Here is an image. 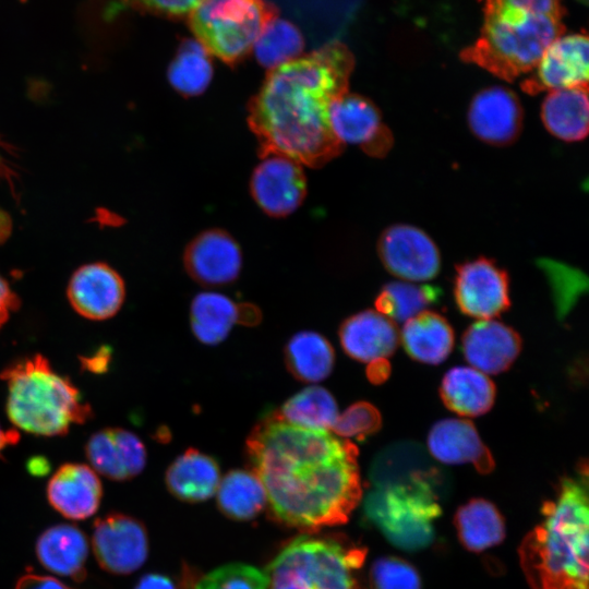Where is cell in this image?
I'll return each instance as SVG.
<instances>
[{
	"mask_svg": "<svg viewBox=\"0 0 589 589\" xmlns=\"http://www.w3.org/2000/svg\"><path fill=\"white\" fill-rule=\"evenodd\" d=\"M428 450L446 465L471 464L483 474L494 469V460L471 421L448 418L437 421L426 440Z\"/></svg>",
	"mask_w": 589,
	"mask_h": 589,
	"instance_id": "21",
	"label": "cell"
},
{
	"mask_svg": "<svg viewBox=\"0 0 589 589\" xmlns=\"http://www.w3.org/2000/svg\"><path fill=\"white\" fill-rule=\"evenodd\" d=\"M183 262L188 274L199 284L221 286L239 276L242 254L239 244L228 232L209 229L188 244Z\"/></svg>",
	"mask_w": 589,
	"mask_h": 589,
	"instance_id": "17",
	"label": "cell"
},
{
	"mask_svg": "<svg viewBox=\"0 0 589 589\" xmlns=\"http://www.w3.org/2000/svg\"><path fill=\"white\" fill-rule=\"evenodd\" d=\"M265 572L243 563H229L205 574H187L184 589H267Z\"/></svg>",
	"mask_w": 589,
	"mask_h": 589,
	"instance_id": "36",
	"label": "cell"
},
{
	"mask_svg": "<svg viewBox=\"0 0 589 589\" xmlns=\"http://www.w3.org/2000/svg\"><path fill=\"white\" fill-rule=\"evenodd\" d=\"M381 425L380 411L370 402L358 401L338 414L332 431L345 440H363L376 433Z\"/></svg>",
	"mask_w": 589,
	"mask_h": 589,
	"instance_id": "38",
	"label": "cell"
},
{
	"mask_svg": "<svg viewBox=\"0 0 589 589\" xmlns=\"http://www.w3.org/2000/svg\"><path fill=\"white\" fill-rule=\"evenodd\" d=\"M285 360L296 378L315 383L329 375L335 354L325 337L315 332L304 330L290 338L285 349Z\"/></svg>",
	"mask_w": 589,
	"mask_h": 589,
	"instance_id": "31",
	"label": "cell"
},
{
	"mask_svg": "<svg viewBox=\"0 0 589 589\" xmlns=\"http://www.w3.org/2000/svg\"><path fill=\"white\" fill-rule=\"evenodd\" d=\"M377 251L385 268L400 280L423 283L440 272L438 248L426 232L416 226H389L378 239Z\"/></svg>",
	"mask_w": 589,
	"mask_h": 589,
	"instance_id": "10",
	"label": "cell"
},
{
	"mask_svg": "<svg viewBox=\"0 0 589 589\" xmlns=\"http://www.w3.org/2000/svg\"><path fill=\"white\" fill-rule=\"evenodd\" d=\"M399 340L411 359L440 364L453 350L454 330L444 316L425 310L405 322Z\"/></svg>",
	"mask_w": 589,
	"mask_h": 589,
	"instance_id": "26",
	"label": "cell"
},
{
	"mask_svg": "<svg viewBox=\"0 0 589 589\" xmlns=\"http://www.w3.org/2000/svg\"><path fill=\"white\" fill-rule=\"evenodd\" d=\"M92 468L113 481L140 474L146 465V449L137 435L121 428H106L94 433L85 445Z\"/></svg>",
	"mask_w": 589,
	"mask_h": 589,
	"instance_id": "18",
	"label": "cell"
},
{
	"mask_svg": "<svg viewBox=\"0 0 589 589\" xmlns=\"http://www.w3.org/2000/svg\"><path fill=\"white\" fill-rule=\"evenodd\" d=\"M219 481L220 471L216 460L192 448L178 456L165 474L169 492L178 500L189 503L211 498L216 493Z\"/></svg>",
	"mask_w": 589,
	"mask_h": 589,
	"instance_id": "24",
	"label": "cell"
},
{
	"mask_svg": "<svg viewBox=\"0 0 589 589\" xmlns=\"http://www.w3.org/2000/svg\"><path fill=\"white\" fill-rule=\"evenodd\" d=\"M353 64L351 51L333 41L268 70L249 104L260 154H281L313 168L336 157L344 146L332 133L328 111L348 92Z\"/></svg>",
	"mask_w": 589,
	"mask_h": 589,
	"instance_id": "2",
	"label": "cell"
},
{
	"mask_svg": "<svg viewBox=\"0 0 589 589\" xmlns=\"http://www.w3.org/2000/svg\"><path fill=\"white\" fill-rule=\"evenodd\" d=\"M483 26L478 39L460 52L501 80L529 73L545 49L565 32L562 0H480Z\"/></svg>",
	"mask_w": 589,
	"mask_h": 589,
	"instance_id": "4",
	"label": "cell"
},
{
	"mask_svg": "<svg viewBox=\"0 0 589 589\" xmlns=\"http://www.w3.org/2000/svg\"><path fill=\"white\" fill-rule=\"evenodd\" d=\"M303 47L300 31L287 20L276 16L263 29L252 51L261 65L272 70L298 58Z\"/></svg>",
	"mask_w": 589,
	"mask_h": 589,
	"instance_id": "35",
	"label": "cell"
},
{
	"mask_svg": "<svg viewBox=\"0 0 589 589\" xmlns=\"http://www.w3.org/2000/svg\"><path fill=\"white\" fill-rule=\"evenodd\" d=\"M577 1H579V2H581V3H584V4H587V3H588V0H577Z\"/></svg>",
	"mask_w": 589,
	"mask_h": 589,
	"instance_id": "45",
	"label": "cell"
},
{
	"mask_svg": "<svg viewBox=\"0 0 589 589\" xmlns=\"http://www.w3.org/2000/svg\"><path fill=\"white\" fill-rule=\"evenodd\" d=\"M272 516L304 532L345 524L362 498L358 449L327 430L266 413L247 440Z\"/></svg>",
	"mask_w": 589,
	"mask_h": 589,
	"instance_id": "1",
	"label": "cell"
},
{
	"mask_svg": "<svg viewBox=\"0 0 589 589\" xmlns=\"http://www.w3.org/2000/svg\"><path fill=\"white\" fill-rule=\"evenodd\" d=\"M366 549L337 534L303 533L286 543L265 569L267 589H357Z\"/></svg>",
	"mask_w": 589,
	"mask_h": 589,
	"instance_id": "6",
	"label": "cell"
},
{
	"mask_svg": "<svg viewBox=\"0 0 589 589\" xmlns=\"http://www.w3.org/2000/svg\"><path fill=\"white\" fill-rule=\"evenodd\" d=\"M213 74L211 55L196 39L181 41L167 72L170 85L185 97L204 93Z\"/></svg>",
	"mask_w": 589,
	"mask_h": 589,
	"instance_id": "32",
	"label": "cell"
},
{
	"mask_svg": "<svg viewBox=\"0 0 589 589\" xmlns=\"http://www.w3.org/2000/svg\"><path fill=\"white\" fill-rule=\"evenodd\" d=\"M437 474L429 471L374 484L363 498L370 521L395 546L407 551L432 542L434 522L441 515Z\"/></svg>",
	"mask_w": 589,
	"mask_h": 589,
	"instance_id": "7",
	"label": "cell"
},
{
	"mask_svg": "<svg viewBox=\"0 0 589 589\" xmlns=\"http://www.w3.org/2000/svg\"><path fill=\"white\" fill-rule=\"evenodd\" d=\"M339 340L349 357L370 363L394 353L399 333L395 322L376 310H365L342 322Z\"/></svg>",
	"mask_w": 589,
	"mask_h": 589,
	"instance_id": "22",
	"label": "cell"
},
{
	"mask_svg": "<svg viewBox=\"0 0 589 589\" xmlns=\"http://www.w3.org/2000/svg\"><path fill=\"white\" fill-rule=\"evenodd\" d=\"M522 107L517 95L504 86H490L470 101L467 120L482 142L503 146L513 143L522 128Z\"/></svg>",
	"mask_w": 589,
	"mask_h": 589,
	"instance_id": "15",
	"label": "cell"
},
{
	"mask_svg": "<svg viewBox=\"0 0 589 589\" xmlns=\"http://www.w3.org/2000/svg\"><path fill=\"white\" fill-rule=\"evenodd\" d=\"M46 493L56 512L68 519L84 520L98 510L103 485L92 467L69 462L60 466L52 474Z\"/></svg>",
	"mask_w": 589,
	"mask_h": 589,
	"instance_id": "20",
	"label": "cell"
},
{
	"mask_svg": "<svg viewBox=\"0 0 589 589\" xmlns=\"http://www.w3.org/2000/svg\"><path fill=\"white\" fill-rule=\"evenodd\" d=\"M67 296L72 308L85 318L112 317L125 296L121 276L109 265L96 262L82 265L71 276Z\"/></svg>",
	"mask_w": 589,
	"mask_h": 589,
	"instance_id": "16",
	"label": "cell"
},
{
	"mask_svg": "<svg viewBox=\"0 0 589 589\" xmlns=\"http://www.w3.org/2000/svg\"><path fill=\"white\" fill-rule=\"evenodd\" d=\"M191 328L203 344L221 342L240 322V305L225 294L206 291L196 294L190 308Z\"/></svg>",
	"mask_w": 589,
	"mask_h": 589,
	"instance_id": "30",
	"label": "cell"
},
{
	"mask_svg": "<svg viewBox=\"0 0 589 589\" xmlns=\"http://www.w3.org/2000/svg\"><path fill=\"white\" fill-rule=\"evenodd\" d=\"M454 525L461 545L474 553L498 545L506 536L504 517L484 498H472L461 505L454 516Z\"/></svg>",
	"mask_w": 589,
	"mask_h": 589,
	"instance_id": "28",
	"label": "cell"
},
{
	"mask_svg": "<svg viewBox=\"0 0 589 589\" xmlns=\"http://www.w3.org/2000/svg\"><path fill=\"white\" fill-rule=\"evenodd\" d=\"M14 589H74L59 579L34 573H28L19 578Z\"/></svg>",
	"mask_w": 589,
	"mask_h": 589,
	"instance_id": "40",
	"label": "cell"
},
{
	"mask_svg": "<svg viewBox=\"0 0 589 589\" xmlns=\"http://www.w3.org/2000/svg\"><path fill=\"white\" fill-rule=\"evenodd\" d=\"M217 505L228 518L247 521L255 518L267 505L265 490L251 470H231L220 479Z\"/></svg>",
	"mask_w": 589,
	"mask_h": 589,
	"instance_id": "29",
	"label": "cell"
},
{
	"mask_svg": "<svg viewBox=\"0 0 589 589\" xmlns=\"http://www.w3.org/2000/svg\"><path fill=\"white\" fill-rule=\"evenodd\" d=\"M545 129L565 142H578L588 134V87L549 92L541 105Z\"/></svg>",
	"mask_w": 589,
	"mask_h": 589,
	"instance_id": "27",
	"label": "cell"
},
{
	"mask_svg": "<svg viewBox=\"0 0 589 589\" xmlns=\"http://www.w3.org/2000/svg\"><path fill=\"white\" fill-rule=\"evenodd\" d=\"M440 395L447 409L461 417H479L493 406L496 388L489 375L472 366H454L443 376Z\"/></svg>",
	"mask_w": 589,
	"mask_h": 589,
	"instance_id": "25",
	"label": "cell"
},
{
	"mask_svg": "<svg viewBox=\"0 0 589 589\" xmlns=\"http://www.w3.org/2000/svg\"><path fill=\"white\" fill-rule=\"evenodd\" d=\"M287 422L314 430L332 431L339 414L333 395L321 386H309L277 410Z\"/></svg>",
	"mask_w": 589,
	"mask_h": 589,
	"instance_id": "33",
	"label": "cell"
},
{
	"mask_svg": "<svg viewBox=\"0 0 589 589\" xmlns=\"http://www.w3.org/2000/svg\"><path fill=\"white\" fill-rule=\"evenodd\" d=\"M125 5L167 19L188 16L202 0H121Z\"/></svg>",
	"mask_w": 589,
	"mask_h": 589,
	"instance_id": "39",
	"label": "cell"
},
{
	"mask_svg": "<svg viewBox=\"0 0 589 589\" xmlns=\"http://www.w3.org/2000/svg\"><path fill=\"white\" fill-rule=\"evenodd\" d=\"M1 378L8 387L7 414L27 433L63 435L71 425L85 423L92 417V408L82 400L77 388L41 354L10 364Z\"/></svg>",
	"mask_w": 589,
	"mask_h": 589,
	"instance_id": "5",
	"label": "cell"
},
{
	"mask_svg": "<svg viewBox=\"0 0 589 589\" xmlns=\"http://www.w3.org/2000/svg\"><path fill=\"white\" fill-rule=\"evenodd\" d=\"M134 589H177L173 581L166 575L148 573L143 575Z\"/></svg>",
	"mask_w": 589,
	"mask_h": 589,
	"instance_id": "42",
	"label": "cell"
},
{
	"mask_svg": "<svg viewBox=\"0 0 589 589\" xmlns=\"http://www.w3.org/2000/svg\"><path fill=\"white\" fill-rule=\"evenodd\" d=\"M148 534L139 519L112 512L93 525L92 546L98 565L115 575L139 569L148 556Z\"/></svg>",
	"mask_w": 589,
	"mask_h": 589,
	"instance_id": "9",
	"label": "cell"
},
{
	"mask_svg": "<svg viewBox=\"0 0 589 589\" xmlns=\"http://www.w3.org/2000/svg\"><path fill=\"white\" fill-rule=\"evenodd\" d=\"M276 16V9L264 0H202L188 15V23L211 56L236 64L252 51Z\"/></svg>",
	"mask_w": 589,
	"mask_h": 589,
	"instance_id": "8",
	"label": "cell"
},
{
	"mask_svg": "<svg viewBox=\"0 0 589 589\" xmlns=\"http://www.w3.org/2000/svg\"><path fill=\"white\" fill-rule=\"evenodd\" d=\"M20 435L16 430H4L0 424V458L2 453L11 445L17 443Z\"/></svg>",
	"mask_w": 589,
	"mask_h": 589,
	"instance_id": "44",
	"label": "cell"
},
{
	"mask_svg": "<svg viewBox=\"0 0 589 589\" xmlns=\"http://www.w3.org/2000/svg\"><path fill=\"white\" fill-rule=\"evenodd\" d=\"M35 552L49 572L76 581L86 576L88 541L76 526L59 524L47 528L38 537Z\"/></svg>",
	"mask_w": 589,
	"mask_h": 589,
	"instance_id": "23",
	"label": "cell"
},
{
	"mask_svg": "<svg viewBox=\"0 0 589 589\" xmlns=\"http://www.w3.org/2000/svg\"><path fill=\"white\" fill-rule=\"evenodd\" d=\"M390 366L387 359H381L369 363L368 377L372 383H382L389 375Z\"/></svg>",
	"mask_w": 589,
	"mask_h": 589,
	"instance_id": "43",
	"label": "cell"
},
{
	"mask_svg": "<svg viewBox=\"0 0 589 589\" xmlns=\"http://www.w3.org/2000/svg\"><path fill=\"white\" fill-rule=\"evenodd\" d=\"M20 301L10 289L7 280L0 275V328L10 317L11 313L19 308Z\"/></svg>",
	"mask_w": 589,
	"mask_h": 589,
	"instance_id": "41",
	"label": "cell"
},
{
	"mask_svg": "<svg viewBox=\"0 0 589 589\" xmlns=\"http://www.w3.org/2000/svg\"><path fill=\"white\" fill-rule=\"evenodd\" d=\"M461 350L470 366L500 374L517 359L521 339L516 330L496 320H478L462 335Z\"/></svg>",
	"mask_w": 589,
	"mask_h": 589,
	"instance_id": "19",
	"label": "cell"
},
{
	"mask_svg": "<svg viewBox=\"0 0 589 589\" xmlns=\"http://www.w3.org/2000/svg\"><path fill=\"white\" fill-rule=\"evenodd\" d=\"M454 297L459 310L477 320H490L509 308L507 273L486 257L456 267Z\"/></svg>",
	"mask_w": 589,
	"mask_h": 589,
	"instance_id": "11",
	"label": "cell"
},
{
	"mask_svg": "<svg viewBox=\"0 0 589 589\" xmlns=\"http://www.w3.org/2000/svg\"><path fill=\"white\" fill-rule=\"evenodd\" d=\"M328 121L333 135L344 146H359L373 157L385 156L393 135L384 124L377 107L364 96L346 92L329 107Z\"/></svg>",
	"mask_w": 589,
	"mask_h": 589,
	"instance_id": "13",
	"label": "cell"
},
{
	"mask_svg": "<svg viewBox=\"0 0 589 589\" xmlns=\"http://www.w3.org/2000/svg\"><path fill=\"white\" fill-rule=\"evenodd\" d=\"M588 472L564 478L518 555L530 589H588Z\"/></svg>",
	"mask_w": 589,
	"mask_h": 589,
	"instance_id": "3",
	"label": "cell"
},
{
	"mask_svg": "<svg viewBox=\"0 0 589 589\" xmlns=\"http://www.w3.org/2000/svg\"><path fill=\"white\" fill-rule=\"evenodd\" d=\"M250 180V191L255 203L269 216L285 217L292 214L306 194V180L302 165L276 153L261 155Z\"/></svg>",
	"mask_w": 589,
	"mask_h": 589,
	"instance_id": "14",
	"label": "cell"
},
{
	"mask_svg": "<svg viewBox=\"0 0 589 589\" xmlns=\"http://www.w3.org/2000/svg\"><path fill=\"white\" fill-rule=\"evenodd\" d=\"M589 45L585 33L562 35L543 52L521 89L530 95L572 87H588Z\"/></svg>",
	"mask_w": 589,
	"mask_h": 589,
	"instance_id": "12",
	"label": "cell"
},
{
	"mask_svg": "<svg viewBox=\"0 0 589 589\" xmlns=\"http://www.w3.org/2000/svg\"><path fill=\"white\" fill-rule=\"evenodd\" d=\"M370 584L372 589H421L417 569L396 556H382L373 562Z\"/></svg>",
	"mask_w": 589,
	"mask_h": 589,
	"instance_id": "37",
	"label": "cell"
},
{
	"mask_svg": "<svg viewBox=\"0 0 589 589\" xmlns=\"http://www.w3.org/2000/svg\"><path fill=\"white\" fill-rule=\"evenodd\" d=\"M440 291L418 283L397 280L386 284L375 300L376 311L393 322H406L429 310L438 299Z\"/></svg>",
	"mask_w": 589,
	"mask_h": 589,
	"instance_id": "34",
	"label": "cell"
}]
</instances>
